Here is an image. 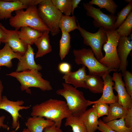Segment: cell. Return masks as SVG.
<instances>
[{
    "label": "cell",
    "instance_id": "cell-37",
    "mask_svg": "<svg viewBox=\"0 0 132 132\" xmlns=\"http://www.w3.org/2000/svg\"><path fill=\"white\" fill-rule=\"evenodd\" d=\"M124 120L125 125L127 127H132V108L128 110Z\"/></svg>",
    "mask_w": 132,
    "mask_h": 132
},
{
    "label": "cell",
    "instance_id": "cell-16",
    "mask_svg": "<svg viewBox=\"0 0 132 132\" xmlns=\"http://www.w3.org/2000/svg\"><path fill=\"white\" fill-rule=\"evenodd\" d=\"M86 66L82 65L77 70L74 72L70 71L64 74L63 78L65 83L72 85L76 88H81L87 89L85 80L87 76Z\"/></svg>",
    "mask_w": 132,
    "mask_h": 132
},
{
    "label": "cell",
    "instance_id": "cell-43",
    "mask_svg": "<svg viewBox=\"0 0 132 132\" xmlns=\"http://www.w3.org/2000/svg\"><path fill=\"white\" fill-rule=\"evenodd\" d=\"M3 89V86L2 83V82L0 79V103L2 99V93Z\"/></svg>",
    "mask_w": 132,
    "mask_h": 132
},
{
    "label": "cell",
    "instance_id": "cell-7",
    "mask_svg": "<svg viewBox=\"0 0 132 132\" xmlns=\"http://www.w3.org/2000/svg\"><path fill=\"white\" fill-rule=\"evenodd\" d=\"M108 38L106 42L103 45L102 49L105 54L99 61L105 67L117 71L121 66V62L117 53V47L120 36L116 29L105 30Z\"/></svg>",
    "mask_w": 132,
    "mask_h": 132
},
{
    "label": "cell",
    "instance_id": "cell-39",
    "mask_svg": "<svg viewBox=\"0 0 132 132\" xmlns=\"http://www.w3.org/2000/svg\"><path fill=\"white\" fill-rule=\"evenodd\" d=\"M43 131L44 132H63L60 127L57 126L55 123L51 126L45 127Z\"/></svg>",
    "mask_w": 132,
    "mask_h": 132
},
{
    "label": "cell",
    "instance_id": "cell-17",
    "mask_svg": "<svg viewBox=\"0 0 132 132\" xmlns=\"http://www.w3.org/2000/svg\"><path fill=\"white\" fill-rule=\"evenodd\" d=\"M19 0H0V20L11 18V13L13 11L26 9Z\"/></svg>",
    "mask_w": 132,
    "mask_h": 132
},
{
    "label": "cell",
    "instance_id": "cell-9",
    "mask_svg": "<svg viewBox=\"0 0 132 132\" xmlns=\"http://www.w3.org/2000/svg\"><path fill=\"white\" fill-rule=\"evenodd\" d=\"M83 6L87 11V15L93 18V23L95 27H102L105 30L115 29L114 26L117 19L116 16L111 14H104L100 9L94 7L89 3H84Z\"/></svg>",
    "mask_w": 132,
    "mask_h": 132
},
{
    "label": "cell",
    "instance_id": "cell-23",
    "mask_svg": "<svg viewBox=\"0 0 132 132\" xmlns=\"http://www.w3.org/2000/svg\"><path fill=\"white\" fill-rule=\"evenodd\" d=\"M22 55L14 52L7 44H5L3 47L0 49V67L5 66L8 68L12 67V60L17 58L19 60Z\"/></svg>",
    "mask_w": 132,
    "mask_h": 132
},
{
    "label": "cell",
    "instance_id": "cell-18",
    "mask_svg": "<svg viewBox=\"0 0 132 132\" xmlns=\"http://www.w3.org/2000/svg\"><path fill=\"white\" fill-rule=\"evenodd\" d=\"M79 117L85 126L87 132H95L98 129L99 121L94 106L87 109Z\"/></svg>",
    "mask_w": 132,
    "mask_h": 132
},
{
    "label": "cell",
    "instance_id": "cell-10",
    "mask_svg": "<svg viewBox=\"0 0 132 132\" xmlns=\"http://www.w3.org/2000/svg\"><path fill=\"white\" fill-rule=\"evenodd\" d=\"M24 102L22 100L16 101H11L8 99L5 96H2V99L0 103V109L4 110L9 113L11 116L12 119V128L16 131L20 128V125L18 119L22 118L19 111L20 110H27L31 107L23 106L22 105Z\"/></svg>",
    "mask_w": 132,
    "mask_h": 132
},
{
    "label": "cell",
    "instance_id": "cell-35",
    "mask_svg": "<svg viewBox=\"0 0 132 132\" xmlns=\"http://www.w3.org/2000/svg\"><path fill=\"white\" fill-rule=\"evenodd\" d=\"M58 68L61 73L65 74L71 71V66L68 63L63 62L59 64Z\"/></svg>",
    "mask_w": 132,
    "mask_h": 132
},
{
    "label": "cell",
    "instance_id": "cell-13",
    "mask_svg": "<svg viewBox=\"0 0 132 132\" xmlns=\"http://www.w3.org/2000/svg\"><path fill=\"white\" fill-rule=\"evenodd\" d=\"M109 72L105 73L102 77L104 83V86L100 98L94 101L89 100V106L98 103H103L108 104L118 102L117 96H116L113 91V87L114 83L112 80V77Z\"/></svg>",
    "mask_w": 132,
    "mask_h": 132
},
{
    "label": "cell",
    "instance_id": "cell-32",
    "mask_svg": "<svg viewBox=\"0 0 132 132\" xmlns=\"http://www.w3.org/2000/svg\"><path fill=\"white\" fill-rule=\"evenodd\" d=\"M132 1L128 3L118 12L117 19L114 26V29L116 30L122 23L132 11Z\"/></svg>",
    "mask_w": 132,
    "mask_h": 132
},
{
    "label": "cell",
    "instance_id": "cell-30",
    "mask_svg": "<svg viewBox=\"0 0 132 132\" xmlns=\"http://www.w3.org/2000/svg\"><path fill=\"white\" fill-rule=\"evenodd\" d=\"M106 124L116 132H132V127L126 126L124 118L112 120Z\"/></svg>",
    "mask_w": 132,
    "mask_h": 132
},
{
    "label": "cell",
    "instance_id": "cell-11",
    "mask_svg": "<svg viewBox=\"0 0 132 132\" xmlns=\"http://www.w3.org/2000/svg\"><path fill=\"white\" fill-rule=\"evenodd\" d=\"M112 77L114 82L113 89L118 93V102L127 110L132 108V98L126 90L121 73L114 72Z\"/></svg>",
    "mask_w": 132,
    "mask_h": 132
},
{
    "label": "cell",
    "instance_id": "cell-31",
    "mask_svg": "<svg viewBox=\"0 0 132 132\" xmlns=\"http://www.w3.org/2000/svg\"><path fill=\"white\" fill-rule=\"evenodd\" d=\"M55 7L62 13L70 16L72 12L71 0H51Z\"/></svg>",
    "mask_w": 132,
    "mask_h": 132
},
{
    "label": "cell",
    "instance_id": "cell-27",
    "mask_svg": "<svg viewBox=\"0 0 132 132\" xmlns=\"http://www.w3.org/2000/svg\"><path fill=\"white\" fill-rule=\"evenodd\" d=\"M62 34L59 41V55L62 60L68 54L71 48V36L69 33L62 32Z\"/></svg>",
    "mask_w": 132,
    "mask_h": 132
},
{
    "label": "cell",
    "instance_id": "cell-5",
    "mask_svg": "<svg viewBox=\"0 0 132 132\" xmlns=\"http://www.w3.org/2000/svg\"><path fill=\"white\" fill-rule=\"evenodd\" d=\"M75 61L78 65H82L88 69L89 75L102 77L106 73L116 72L115 70L108 68L103 65L96 59L92 50L85 48L74 49Z\"/></svg>",
    "mask_w": 132,
    "mask_h": 132
},
{
    "label": "cell",
    "instance_id": "cell-1",
    "mask_svg": "<svg viewBox=\"0 0 132 132\" xmlns=\"http://www.w3.org/2000/svg\"><path fill=\"white\" fill-rule=\"evenodd\" d=\"M72 115L66 102L52 98L33 106L31 114L32 117H44L53 121L59 127L62 120Z\"/></svg>",
    "mask_w": 132,
    "mask_h": 132
},
{
    "label": "cell",
    "instance_id": "cell-38",
    "mask_svg": "<svg viewBox=\"0 0 132 132\" xmlns=\"http://www.w3.org/2000/svg\"><path fill=\"white\" fill-rule=\"evenodd\" d=\"M24 5L27 7L32 6H37L43 0H19Z\"/></svg>",
    "mask_w": 132,
    "mask_h": 132
},
{
    "label": "cell",
    "instance_id": "cell-33",
    "mask_svg": "<svg viewBox=\"0 0 132 132\" xmlns=\"http://www.w3.org/2000/svg\"><path fill=\"white\" fill-rule=\"evenodd\" d=\"M121 75L126 90L132 98V73L126 70L122 73Z\"/></svg>",
    "mask_w": 132,
    "mask_h": 132
},
{
    "label": "cell",
    "instance_id": "cell-44",
    "mask_svg": "<svg viewBox=\"0 0 132 132\" xmlns=\"http://www.w3.org/2000/svg\"><path fill=\"white\" fill-rule=\"evenodd\" d=\"M10 132H16L15 130H12ZM21 132H31L27 128H24L23 129L22 131Z\"/></svg>",
    "mask_w": 132,
    "mask_h": 132
},
{
    "label": "cell",
    "instance_id": "cell-34",
    "mask_svg": "<svg viewBox=\"0 0 132 132\" xmlns=\"http://www.w3.org/2000/svg\"><path fill=\"white\" fill-rule=\"evenodd\" d=\"M96 110L98 118L108 114L109 106V104L103 103H98L93 106Z\"/></svg>",
    "mask_w": 132,
    "mask_h": 132
},
{
    "label": "cell",
    "instance_id": "cell-20",
    "mask_svg": "<svg viewBox=\"0 0 132 132\" xmlns=\"http://www.w3.org/2000/svg\"><path fill=\"white\" fill-rule=\"evenodd\" d=\"M49 31H45L43 33L42 35L34 43L38 51L35 55V58L43 57L51 52L52 48L50 45L49 39Z\"/></svg>",
    "mask_w": 132,
    "mask_h": 132
},
{
    "label": "cell",
    "instance_id": "cell-25",
    "mask_svg": "<svg viewBox=\"0 0 132 132\" xmlns=\"http://www.w3.org/2000/svg\"><path fill=\"white\" fill-rule=\"evenodd\" d=\"M76 17L63 15L59 21V27L62 32L68 33L77 29L78 27L76 23Z\"/></svg>",
    "mask_w": 132,
    "mask_h": 132
},
{
    "label": "cell",
    "instance_id": "cell-29",
    "mask_svg": "<svg viewBox=\"0 0 132 132\" xmlns=\"http://www.w3.org/2000/svg\"><path fill=\"white\" fill-rule=\"evenodd\" d=\"M132 29V11L129 14L122 23L116 29L120 36L128 37L131 34Z\"/></svg>",
    "mask_w": 132,
    "mask_h": 132
},
{
    "label": "cell",
    "instance_id": "cell-14",
    "mask_svg": "<svg viewBox=\"0 0 132 132\" xmlns=\"http://www.w3.org/2000/svg\"><path fill=\"white\" fill-rule=\"evenodd\" d=\"M1 28L5 33L2 43L7 44L14 52L23 55L27 50L28 45L20 39L19 35L20 31L16 29L8 30L3 25Z\"/></svg>",
    "mask_w": 132,
    "mask_h": 132
},
{
    "label": "cell",
    "instance_id": "cell-21",
    "mask_svg": "<svg viewBox=\"0 0 132 132\" xmlns=\"http://www.w3.org/2000/svg\"><path fill=\"white\" fill-rule=\"evenodd\" d=\"M20 28L19 34V37L27 45H33L43 34L40 31L29 27H23Z\"/></svg>",
    "mask_w": 132,
    "mask_h": 132
},
{
    "label": "cell",
    "instance_id": "cell-40",
    "mask_svg": "<svg viewBox=\"0 0 132 132\" xmlns=\"http://www.w3.org/2000/svg\"><path fill=\"white\" fill-rule=\"evenodd\" d=\"M81 0H71L72 12L71 14L74 15L75 9L78 7V5L81 1Z\"/></svg>",
    "mask_w": 132,
    "mask_h": 132
},
{
    "label": "cell",
    "instance_id": "cell-2",
    "mask_svg": "<svg viewBox=\"0 0 132 132\" xmlns=\"http://www.w3.org/2000/svg\"><path fill=\"white\" fill-rule=\"evenodd\" d=\"M15 15L9 19V23L15 29L27 26L43 33L49 30L41 20L37 12L36 6H28L26 10L23 9L15 11Z\"/></svg>",
    "mask_w": 132,
    "mask_h": 132
},
{
    "label": "cell",
    "instance_id": "cell-28",
    "mask_svg": "<svg viewBox=\"0 0 132 132\" xmlns=\"http://www.w3.org/2000/svg\"><path fill=\"white\" fill-rule=\"evenodd\" d=\"M90 4L97 6L100 9L105 8L110 13L114 15L118 7L113 0H92L89 2Z\"/></svg>",
    "mask_w": 132,
    "mask_h": 132
},
{
    "label": "cell",
    "instance_id": "cell-46",
    "mask_svg": "<svg viewBox=\"0 0 132 132\" xmlns=\"http://www.w3.org/2000/svg\"><path fill=\"white\" fill-rule=\"evenodd\" d=\"M0 69H1V68H0Z\"/></svg>",
    "mask_w": 132,
    "mask_h": 132
},
{
    "label": "cell",
    "instance_id": "cell-15",
    "mask_svg": "<svg viewBox=\"0 0 132 132\" xmlns=\"http://www.w3.org/2000/svg\"><path fill=\"white\" fill-rule=\"evenodd\" d=\"M34 53L31 45L28 44L27 50L22 56L18 63L15 71L20 72L26 70L35 69L39 71L42 68L40 64H37L35 61Z\"/></svg>",
    "mask_w": 132,
    "mask_h": 132
},
{
    "label": "cell",
    "instance_id": "cell-42",
    "mask_svg": "<svg viewBox=\"0 0 132 132\" xmlns=\"http://www.w3.org/2000/svg\"><path fill=\"white\" fill-rule=\"evenodd\" d=\"M2 24L0 22V45L4 40L5 36V33L1 28Z\"/></svg>",
    "mask_w": 132,
    "mask_h": 132
},
{
    "label": "cell",
    "instance_id": "cell-22",
    "mask_svg": "<svg viewBox=\"0 0 132 132\" xmlns=\"http://www.w3.org/2000/svg\"><path fill=\"white\" fill-rule=\"evenodd\" d=\"M128 110L124 108L116 102L110 104L108 115L102 118L103 121L106 123L118 119L124 118Z\"/></svg>",
    "mask_w": 132,
    "mask_h": 132
},
{
    "label": "cell",
    "instance_id": "cell-3",
    "mask_svg": "<svg viewBox=\"0 0 132 132\" xmlns=\"http://www.w3.org/2000/svg\"><path fill=\"white\" fill-rule=\"evenodd\" d=\"M7 75L16 78L21 84V90H25L28 93H31L29 88L31 87L38 88L43 91L53 89L50 82L44 79L41 73L36 70H27L20 72H13Z\"/></svg>",
    "mask_w": 132,
    "mask_h": 132
},
{
    "label": "cell",
    "instance_id": "cell-41",
    "mask_svg": "<svg viewBox=\"0 0 132 132\" xmlns=\"http://www.w3.org/2000/svg\"><path fill=\"white\" fill-rule=\"evenodd\" d=\"M5 118L4 115L0 117V127H1L4 129L8 130L9 129V127L7 124H4V122Z\"/></svg>",
    "mask_w": 132,
    "mask_h": 132
},
{
    "label": "cell",
    "instance_id": "cell-24",
    "mask_svg": "<svg viewBox=\"0 0 132 132\" xmlns=\"http://www.w3.org/2000/svg\"><path fill=\"white\" fill-rule=\"evenodd\" d=\"M85 84L87 89L94 94L102 93L104 86L101 77L95 75H87Z\"/></svg>",
    "mask_w": 132,
    "mask_h": 132
},
{
    "label": "cell",
    "instance_id": "cell-19",
    "mask_svg": "<svg viewBox=\"0 0 132 132\" xmlns=\"http://www.w3.org/2000/svg\"><path fill=\"white\" fill-rule=\"evenodd\" d=\"M54 121L39 116L29 117L25 122L27 128L31 132H43L44 129L55 124Z\"/></svg>",
    "mask_w": 132,
    "mask_h": 132
},
{
    "label": "cell",
    "instance_id": "cell-36",
    "mask_svg": "<svg viewBox=\"0 0 132 132\" xmlns=\"http://www.w3.org/2000/svg\"><path fill=\"white\" fill-rule=\"evenodd\" d=\"M97 130L101 132H116L109 127L102 120L100 119Z\"/></svg>",
    "mask_w": 132,
    "mask_h": 132
},
{
    "label": "cell",
    "instance_id": "cell-6",
    "mask_svg": "<svg viewBox=\"0 0 132 132\" xmlns=\"http://www.w3.org/2000/svg\"><path fill=\"white\" fill-rule=\"evenodd\" d=\"M37 12L52 35L58 34L60 30L59 22L63 14L54 5L51 0H43L38 5Z\"/></svg>",
    "mask_w": 132,
    "mask_h": 132
},
{
    "label": "cell",
    "instance_id": "cell-45",
    "mask_svg": "<svg viewBox=\"0 0 132 132\" xmlns=\"http://www.w3.org/2000/svg\"><path fill=\"white\" fill-rule=\"evenodd\" d=\"M125 1L126 3H130L132 1V0H125Z\"/></svg>",
    "mask_w": 132,
    "mask_h": 132
},
{
    "label": "cell",
    "instance_id": "cell-12",
    "mask_svg": "<svg viewBox=\"0 0 132 132\" xmlns=\"http://www.w3.org/2000/svg\"><path fill=\"white\" fill-rule=\"evenodd\" d=\"M132 34L129 36H120L117 47V53L121 62L117 72H123L127 70L128 65V57L132 49Z\"/></svg>",
    "mask_w": 132,
    "mask_h": 132
},
{
    "label": "cell",
    "instance_id": "cell-4",
    "mask_svg": "<svg viewBox=\"0 0 132 132\" xmlns=\"http://www.w3.org/2000/svg\"><path fill=\"white\" fill-rule=\"evenodd\" d=\"M63 88L57 90L56 93L66 99L72 115L80 116L89 106V100L85 98L83 92L70 84L63 83Z\"/></svg>",
    "mask_w": 132,
    "mask_h": 132
},
{
    "label": "cell",
    "instance_id": "cell-8",
    "mask_svg": "<svg viewBox=\"0 0 132 132\" xmlns=\"http://www.w3.org/2000/svg\"><path fill=\"white\" fill-rule=\"evenodd\" d=\"M76 22L77 29L83 38L84 43L90 46L96 59L98 61L100 60L104 56L102 52V47L108 40L105 29L101 27L97 32L92 33L81 27L77 19Z\"/></svg>",
    "mask_w": 132,
    "mask_h": 132
},
{
    "label": "cell",
    "instance_id": "cell-26",
    "mask_svg": "<svg viewBox=\"0 0 132 132\" xmlns=\"http://www.w3.org/2000/svg\"><path fill=\"white\" fill-rule=\"evenodd\" d=\"M66 119L65 126H70L73 132H87L86 127L79 116L72 115Z\"/></svg>",
    "mask_w": 132,
    "mask_h": 132
}]
</instances>
